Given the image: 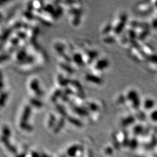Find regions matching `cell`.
Instances as JSON below:
<instances>
[{
	"label": "cell",
	"instance_id": "9",
	"mask_svg": "<svg viewBox=\"0 0 157 157\" xmlns=\"http://www.w3.org/2000/svg\"><path fill=\"white\" fill-rule=\"evenodd\" d=\"M41 157H50V156H47V155H46V154H43V155H42V156Z\"/></svg>",
	"mask_w": 157,
	"mask_h": 157
},
{
	"label": "cell",
	"instance_id": "7",
	"mask_svg": "<svg viewBox=\"0 0 157 157\" xmlns=\"http://www.w3.org/2000/svg\"><path fill=\"white\" fill-rule=\"evenodd\" d=\"M32 157H41L37 152H33L32 154Z\"/></svg>",
	"mask_w": 157,
	"mask_h": 157
},
{
	"label": "cell",
	"instance_id": "3",
	"mask_svg": "<svg viewBox=\"0 0 157 157\" xmlns=\"http://www.w3.org/2000/svg\"><path fill=\"white\" fill-rule=\"evenodd\" d=\"M155 105V101L152 98H147L143 102V106L145 108L151 109Z\"/></svg>",
	"mask_w": 157,
	"mask_h": 157
},
{
	"label": "cell",
	"instance_id": "4",
	"mask_svg": "<svg viewBox=\"0 0 157 157\" xmlns=\"http://www.w3.org/2000/svg\"><path fill=\"white\" fill-rule=\"evenodd\" d=\"M108 62L107 60L106 59L100 60L97 65V69H103V68L105 69L107 67H108Z\"/></svg>",
	"mask_w": 157,
	"mask_h": 157
},
{
	"label": "cell",
	"instance_id": "1",
	"mask_svg": "<svg viewBox=\"0 0 157 157\" xmlns=\"http://www.w3.org/2000/svg\"><path fill=\"white\" fill-rule=\"evenodd\" d=\"M1 139V140L2 141V142L4 144L5 146L7 148V149L10 152H11L13 154H16L17 152V150L16 148L10 143V142L9 141L8 138L3 136Z\"/></svg>",
	"mask_w": 157,
	"mask_h": 157
},
{
	"label": "cell",
	"instance_id": "6",
	"mask_svg": "<svg viewBox=\"0 0 157 157\" xmlns=\"http://www.w3.org/2000/svg\"><path fill=\"white\" fill-rule=\"evenodd\" d=\"M152 115V117L155 119L156 118H157V110H155L154 111H153L151 113Z\"/></svg>",
	"mask_w": 157,
	"mask_h": 157
},
{
	"label": "cell",
	"instance_id": "5",
	"mask_svg": "<svg viewBox=\"0 0 157 157\" xmlns=\"http://www.w3.org/2000/svg\"><path fill=\"white\" fill-rule=\"evenodd\" d=\"M3 133L4 134V137H6L7 138H8L11 135V131L7 126H4L3 128Z\"/></svg>",
	"mask_w": 157,
	"mask_h": 157
},
{
	"label": "cell",
	"instance_id": "2",
	"mask_svg": "<svg viewBox=\"0 0 157 157\" xmlns=\"http://www.w3.org/2000/svg\"><path fill=\"white\" fill-rule=\"evenodd\" d=\"M30 90L33 91L37 92L38 90L40 91L39 82L36 79H34V80L30 81Z\"/></svg>",
	"mask_w": 157,
	"mask_h": 157
},
{
	"label": "cell",
	"instance_id": "8",
	"mask_svg": "<svg viewBox=\"0 0 157 157\" xmlns=\"http://www.w3.org/2000/svg\"><path fill=\"white\" fill-rule=\"evenodd\" d=\"M17 157H26V155L25 154L22 153V154H21L18 155Z\"/></svg>",
	"mask_w": 157,
	"mask_h": 157
}]
</instances>
